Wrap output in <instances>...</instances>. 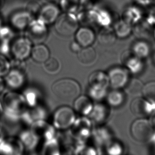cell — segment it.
Listing matches in <instances>:
<instances>
[{
    "label": "cell",
    "instance_id": "obj_1",
    "mask_svg": "<svg viewBox=\"0 0 155 155\" xmlns=\"http://www.w3.org/2000/svg\"><path fill=\"white\" fill-rule=\"evenodd\" d=\"M2 102L3 107L2 115L11 123L20 121L27 106L22 94L15 91H8L3 95Z\"/></svg>",
    "mask_w": 155,
    "mask_h": 155
},
{
    "label": "cell",
    "instance_id": "obj_2",
    "mask_svg": "<svg viewBox=\"0 0 155 155\" xmlns=\"http://www.w3.org/2000/svg\"><path fill=\"white\" fill-rule=\"evenodd\" d=\"M52 92L57 99L66 102L74 101L81 93L78 83L71 78H63L54 83Z\"/></svg>",
    "mask_w": 155,
    "mask_h": 155
},
{
    "label": "cell",
    "instance_id": "obj_3",
    "mask_svg": "<svg viewBox=\"0 0 155 155\" xmlns=\"http://www.w3.org/2000/svg\"><path fill=\"white\" fill-rule=\"evenodd\" d=\"M11 62V67L8 73L4 77L6 86L12 91H17L25 86L26 82V75L21 65L22 61L14 60Z\"/></svg>",
    "mask_w": 155,
    "mask_h": 155
},
{
    "label": "cell",
    "instance_id": "obj_4",
    "mask_svg": "<svg viewBox=\"0 0 155 155\" xmlns=\"http://www.w3.org/2000/svg\"><path fill=\"white\" fill-rule=\"evenodd\" d=\"M55 30L61 36H71L79 28L77 15L74 13L64 12L59 15L54 22Z\"/></svg>",
    "mask_w": 155,
    "mask_h": 155
},
{
    "label": "cell",
    "instance_id": "obj_5",
    "mask_svg": "<svg viewBox=\"0 0 155 155\" xmlns=\"http://www.w3.org/2000/svg\"><path fill=\"white\" fill-rule=\"evenodd\" d=\"M32 42L27 36L13 38L11 41L10 54L14 60L23 61L31 56Z\"/></svg>",
    "mask_w": 155,
    "mask_h": 155
},
{
    "label": "cell",
    "instance_id": "obj_6",
    "mask_svg": "<svg viewBox=\"0 0 155 155\" xmlns=\"http://www.w3.org/2000/svg\"><path fill=\"white\" fill-rule=\"evenodd\" d=\"M151 122L145 117L135 120L131 126V133L136 140L140 143L149 141L154 134Z\"/></svg>",
    "mask_w": 155,
    "mask_h": 155
},
{
    "label": "cell",
    "instance_id": "obj_7",
    "mask_svg": "<svg viewBox=\"0 0 155 155\" xmlns=\"http://www.w3.org/2000/svg\"><path fill=\"white\" fill-rule=\"evenodd\" d=\"M26 30L27 36L35 44L44 42L48 34L47 25L38 18L32 20Z\"/></svg>",
    "mask_w": 155,
    "mask_h": 155
},
{
    "label": "cell",
    "instance_id": "obj_8",
    "mask_svg": "<svg viewBox=\"0 0 155 155\" xmlns=\"http://www.w3.org/2000/svg\"><path fill=\"white\" fill-rule=\"evenodd\" d=\"M130 110L134 115L139 118L151 116L155 111V103L145 99L138 97L131 102Z\"/></svg>",
    "mask_w": 155,
    "mask_h": 155
},
{
    "label": "cell",
    "instance_id": "obj_9",
    "mask_svg": "<svg viewBox=\"0 0 155 155\" xmlns=\"http://www.w3.org/2000/svg\"><path fill=\"white\" fill-rule=\"evenodd\" d=\"M75 121V115L73 110L68 107H59L55 112L54 123L57 128L66 129L73 124Z\"/></svg>",
    "mask_w": 155,
    "mask_h": 155
},
{
    "label": "cell",
    "instance_id": "obj_10",
    "mask_svg": "<svg viewBox=\"0 0 155 155\" xmlns=\"http://www.w3.org/2000/svg\"><path fill=\"white\" fill-rule=\"evenodd\" d=\"M23 145L18 138L0 135V154L20 155L24 151Z\"/></svg>",
    "mask_w": 155,
    "mask_h": 155
},
{
    "label": "cell",
    "instance_id": "obj_11",
    "mask_svg": "<svg viewBox=\"0 0 155 155\" xmlns=\"http://www.w3.org/2000/svg\"><path fill=\"white\" fill-rule=\"evenodd\" d=\"M110 85L113 89H119L126 86L129 81V71L122 67H113L108 73Z\"/></svg>",
    "mask_w": 155,
    "mask_h": 155
},
{
    "label": "cell",
    "instance_id": "obj_12",
    "mask_svg": "<svg viewBox=\"0 0 155 155\" xmlns=\"http://www.w3.org/2000/svg\"><path fill=\"white\" fill-rule=\"evenodd\" d=\"M33 19V15L27 10L18 11L11 15L10 25L13 30L23 31L27 29Z\"/></svg>",
    "mask_w": 155,
    "mask_h": 155
},
{
    "label": "cell",
    "instance_id": "obj_13",
    "mask_svg": "<svg viewBox=\"0 0 155 155\" xmlns=\"http://www.w3.org/2000/svg\"><path fill=\"white\" fill-rule=\"evenodd\" d=\"M60 15L59 7L53 3H49L40 7L37 18L49 25L54 23Z\"/></svg>",
    "mask_w": 155,
    "mask_h": 155
},
{
    "label": "cell",
    "instance_id": "obj_14",
    "mask_svg": "<svg viewBox=\"0 0 155 155\" xmlns=\"http://www.w3.org/2000/svg\"><path fill=\"white\" fill-rule=\"evenodd\" d=\"M121 60L126 68L132 73L138 74L142 71L143 65L141 59L135 55L132 51L124 52Z\"/></svg>",
    "mask_w": 155,
    "mask_h": 155
},
{
    "label": "cell",
    "instance_id": "obj_15",
    "mask_svg": "<svg viewBox=\"0 0 155 155\" xmlns=\"http://www.w3.org/2000/svg\"><path fill=\"white\" fill-rule=\"evenodd\" d=\"M75 34L76 41L82 47L91 46L94 42V32L92 29L87 26L78 28Z\"/></svg>",
    "mask_w": 155,
    "mask_h": 155
},
{
    "label": "cell",
    "instance_id": "obj_16",
    "mask_svg": "<svg viewBox=\"0 0 155 155\" xmlns=\"http://www.w3.org/2000/svg\"><path fill=\"white\" fill-rule=\"evenodd\" d=\"M18 138L23 145L24 149L32 150L38 142V134L33 130H23L19 134Z\"/></svg>",
    "mask_w": 155,
    "mask_h": 155
},
{
    "label": "cell",
    "instance_id": "obj_17",
    "mask_svg": "<svg viewBox=\"0 0 155 155\" xmlns=\"http://www.w3.org/2000/svg\"><path fill=\"white\" fill-rule=\"evenodd\" d=\"M78 60L82 65L90 66L96 63L97 55L94 49L91 46L82 47L78 52Z\"/></svg>",
    "mask_w": 155,
    "mask_h": 155
},
{
    "label": "cell",
    "instance_id": "obj_18",
    "mask_svg": "<svg viewBox=\"0 0 155 155\" xmlns=\"http://www.w3.org/2000/svg\"><path fill=\"white\" fill-rule=\"evenodd\" d=\"M90 87L97 88H107L110 85L108 75L102 71H95L88 78Z\"/></svg>",
    "mask_w": 155,
    "mask_h": 155
},
{
    "label": "cell",
    "instance_id": "obj_19",
    "mask_svg": "<svg viewBox=\"0 0 155 155\" xmlns=\"http://www.w3.org/2000/svg\"><path fill=\"white\" fill-rule=\"evenodd\" d=\"M93 107V105L91 100L89 97L85 95L78 96L74 101V110L83 115H89L92 110Z\"/></svg>",
    "mask_w": 155,
    "mask_h": 155
},
{
    "label": "cell",
    "instance_id": "obj_20",
    "mask_svg": "<svg viewBox=\"0 0 155 155\" xmlns=\"http://www.w3.org/2000/svg\"><path fill=\"white\" fill-rule=\"evenodd\" d=\"M142 17V12L138 7L130 6L124 11L121 19L133 26L139 23Z\"/></svg>",
    "mask_w": 155,
    "mask_h": 155
},
{
    "label": "cell",
    "instance_id": "obj_21",
    "mask_svg": "<svg viewBox=\"0 0 155 155\" xmlns=\"http://www.w3.org/2000/svg\"><path fill=\"white\" fill-rule=\"evenodd\" d=\"M94 23L102 28L111 27L113 23V17L109 11L95 8Z\"/></svg>",
    "mask_w": 155,
    "mask_h": 155
},
{
    "label": "cell",
    "instance_id": "obj_22",
    "mask_svg": "<svg viewBox=\"0 0 155 155\" xmlns=\"http://www.w3.org/2000/svg\"><path fill=\"white\" fill-rule=\"evenodd\" d=\"M31 56L36 62L44 63L49 58L50 52L47 47L42 44H39L32 47Z\"/></svg>",
    "mask_w": 155,
    "mask_h": 155
},
{
    "label": "cell",
    "instance_id": "obj_23",
    "mask_svg": "<svg viewBox=\"0 0 155 155\" xmlns=\"http://www.w3.org/2000/svg\"><path fill=\"white\" fill-rule=\"evenodd\" d=\"M117 36L113 28L111 27L102 28L99 32L97 39L100 44L103 46H110L116 40Z\"/></svg>",
    "mask_w": 155,
    "mask_h": 155
},
{
    "label": "cell",
    "instance_id": "obj_24",
    "mask_svg": "<svg viewBox=\"0 0 155 155\" xmlns=\"http://www.w3.org/2000/svg\"><path fill=\"white\" fill-rule=\"evenodd\" d=\"M133 26L121 19L115 22L113 29L118 38H125L129 36L133 30Z\"/></svg>",
    "mask_w": 155,
    "mask_h": 155
},
{
    "label": "cell",
    "instance_id": "obj_25",
    "mask_svg": "<svg viewBox=\"0 0 155 155\" xmlns=\"http://www.w3.org/2000/svg\"><path fill=\"white\" fill-rule=\"evenodd\" d=\"M107 107L102 104H97L93 106L92 110L88 115L94 121L100 123L104 121L107 117Z\"/></svg>",
    "mask_w": 155,
    "mask_h": 155
},
{
    "label": "cell",
    "instance_id": "obj_26",
    "mask_svg": "<svg viewBox=\"0 0 155 155\" xmlns=\"http://www.w3.org/2000/svg\"><path fill=\"white\" fill-rule=\"evenodd\" d=\"M150 47L145 41L140 40L134 43L132 47V52L140 58H146L150 54Z\"/></svg>",
    "mask_w": 155,
    "mask_h": 155
},
{
    "label": "cell",
    "instance_id": "obj_27",
    "mask_svg": "<svg viewBox=\"0 0 155 155\" xmlns=\"http://www.w3.org/2000/svg\"><path fill=\"white\" fill-rule=\"evenodd\" d=\"M107 101L109 105L113 107H119L124 103V93L119 89H114L107 95Z\"/></svg>",
    "mask_w": 155,
    "mask_h": 155
},
{
    "label": "cell",
    "instance_id": "obj_28",
    "mask_svg": "<svg viewBox=\"0 0 155 155\" xmlns=\"http://www.w3.org/2000/svg\"><path fill=\"white\" fill-rule=\"evenodd\" d=\"M95 8V7L91 10L78 11L77 17L79 23L86 26L94 23Z\"/></svg>",
    "mask_w": 155,
    "mask_h": 155
},
{
    "label": "cell",
    "instance_id": "obj_29",
    "mask_svg": "<svg viewBox=\"0 0 155 155\" xmlns=\"http://www.w3.org/2000/svg\"><path fill=\"white\" fill-rule=\"evenodd\" d=\"M61 67L60 61L58 59L54 57L49 58L45 62L44 66L45 71L51 75H55L61 71Z\"/></svg>",
    "mask_w": 155,
    "mask_h": 155
},
{
    "label": "cell",
    "instance_id": "obj_30",
    "mask_svg": "<svg viewBox=\"0 0 155 155\" xmlns=\"http://www.w3.org/2000/svg\"><path fill=\"white\" fill-rule=\"evenodd\" d=\"M59 8L64 12L75 13L78 11L80 0H59Z\"/></svg>",
    "mask_w": 155,
    "mask_h": 155
},
{
    "label": "cell",
    "instance_id": "obj_31",
    "mask_svg": "<svg viewBox=\"0 0 155 155\" xmlns=\"http://www.w3.org/2000/svg\"><path fill=\"white\" fill-rule=\"evenodd\" d=\"M143 87V83L140 80L134 78L131 80L130 82L129 81L127 84V90L130 95H137L142 93Z\"/></svg>",
    "mask_w": 155,
    "mask_h": 155
},
{
    "label": "cell",
    "instance_id": "obj_32",
    "mask_svg": "<svg viewBox=\"0 0 155 155\" xmlns=\"http://www.w3.org/2000/svg\"><path fill=\"white\" fill-rule=\"evenodd\" d=\"M14 30L10 25L0 26V42H11L15 36Z\"/></svg>",
    "mask_w": 155,
    "mask_h": 155
},
{
    "label": "cell",
    "instance_id": "obj_33",
    "mask_svg": "<svg viewBox=\"0 0 155 155\" xmlns=\"http://www.w3.org/2000/svg\"><path fill=\"white\" fill-rule=\"evenodd\" d=\"M142 94L145 99L155 103V81L149 82L143 85Z\"/></svg>",
    "mask_w": 155,
    "mask_h": 155
},
{
    "label": "cell",
    "instance_id": "obj_34",
    "mask_svg": "<svg viewBox=\"0 0 155 155\" xmlns=\"http://www.w3.org/2000/svg\"><path fill=\"white\" fill-rule=\"evenodd\" d=\"M11 67V62L5 54L0 53V76L4 78Z\"/></svg>",
    "mask_w": 155,
    "mask_h": 155
},
{
    "label": "cell",
    "instance_id": "obj_35",
    "mask_svg": "<svg viewBox=\"0 0 155 155\" xmlns=\"http://www.w3.org/2000/svg\"><path fill=\"white\" fill-rule=\"evenodd\" d=\"M90 97L95 100H101L107 96V88L90 87L88 90Z\"/></svg>",
    "mask_w": 155,
    "mask_h": 155
},
{
    "label": "cell",
    "instance_id": "obj_36",
    "mask_svg": "<svg viewBox=\"0 0 155 155\" xmlns=\"http://www.w3.org/2000/svg\"><path fill=\"white\" fill-rule=\"evenodd\" d=\"M22 95L26 105L29 106L30 107H33L36 105L37 98L36 93L35 91L31 89H28L25 91Z\"/></svg>",
    "mask_w": 155,
    "mask_h": 155
},
{
    "label": "cell",
    "instance_id": "obj_37",
    "mask_svg": "<svg viewBox=\"0 0 155 155\" xmlns=\"http://www.w3.org/2000/svg\"><path fill=\"white\" fill-rule=\"evenodd\" d=\"M146 22L150 25H155V7L149 11L146 18Z\"/></svg>",
    "mask_w": 155,
    "mask_h": 155
},
{
    "label": "cell",
    "instance_id": "obj_38",
    "mask_svg": "<svg viewBox=\"0 0 155 155\" xmlns=\"http://www.w3.org/2000/svg\"><path fill=\"white\" fill-rule=\"evenodd\" d=\"M108 151L110 154H120L122 151L121 147H120L119 145L117 143L113 144L110 146Z\"/></svg>",
    "mask_w": 155,
    "mask_h": 155
},
{
    "label": "cell",
    "instance_id": "obj_39",
    "mask_svg": "<svg viewBox=\"0 0 155 155\" xmlns=\"http://www.w3.org/2000/svg\"><path fill=\"white\" fill-rule=\"evenodd\" d=\"M70 48H71L72 51L74 52H78V53L81 50L82 47L76 41H73L71 44Z\"/></svg>",
    "mask_w": 155,
    "mask_h": 155
},
{
    "label": "cell",
    "instance_id": "obj_40",
    "mask_svg": "<svg viewBox=\"0 0 155 155\" xmlns=\"http://www.w3.org/2000/svg\"><path fill=\"white\" fill-rule=\"evenodd\" d=\"M6 87V84L5 83L4 78L0 76V95L3 93Z\"/></svg>",
    "mask_w": 155,
    "mask_h": 155
},
{
    "label": "cell",
    "instance_id": "obj_41",
    "mask_svg": "<svg viewBox=\"0 0 155 155\" xmlns=\"http://www.w3.org/2000/svg\"><path fill=\"white\" fill-rule=\"evenodd\" d=\"M138 4L143 6H147L153 2V0H136Z\"/></svg>",
    "mask_w": 155,
    "mask_h": 155
},
{
    "label": "cell",
    "instance_id": "obj_42",
    "mask_svg": "<svg viewBox=\"0 0 155 155\" xmlns=\"http://www.w3.org/2000/svg\"><path fill=\"white\" fill-rule=\"evenodd\" d=\"M151 117V119H150V122L153 124L154 129H155V111L153 113V114L150 116Z\"/></svg>",
    "mask_w": 155,
    "mask_h": 155
},
{
    "label": "cell",
    "instance_id": "obj_43",
    "mask_svg": "<svg viewBox=\"0 0 155 155\" xmlns=\"http://www.w3.org/2000/svg\"><path fill=\"white\" fill-rule=\"evenodd\" d=\"M3 107L2 101L0 100V116H2L3 114Z\"/></svg>",
    "mask_w": 155,
    "mask_h": 155
},
{
    "label": "cell",
    "instance_id": "obj_44",
    "mask_svg": "<svg viewBox=\"0 0 155 155\" xmlns=\"http://www.w3.org/2000/svg\"><path fill=\"white\" fill-rule=\"evenodd\" d=\"M4 0H0V9L2 8L4 4Z\"/></svg>",
    "mask_w": 155,
    "mask_h": 155
},
{
    "label": "cell",
    "instance_id": "obj_45",
    "mask_svg": "<svg viewBox=\"0 0 155 155\" xmlns=\"http://www.w3.org/2000/svg\"><path fill=\"white\" fill-rule=\"evenodd\" d=\"M49 1H51V2H55V1H59V0H48Z\"/></svg>",
    "mask_w": 155,
    "mask_h": 155
},
{
    "label": "cell",
    "instance_id": "obj_46",
    "mask_svg": "<svg viewBox=\"0 0 155 155\" xmlns=\"http://www.w3.org/2000/svg\"><path fill=\"white\" fill-rule=\"evenodd\" d=\"M2 20H1V18H0V26L2 25Z\"/></svg>",
    "mask_w": 155,
    "mask_h": 155
},
{
    "label": "cell",
    "instance_id": "obj_47",
    "mask_svg": "<svg viewBox=\"0 0 155 155\" xmlns=\"http://www.w3.org/2000/svg\"><path fill=\"white\" fill-rule=\"evenodd\" d=\"M153 59H154V61H155V54H154V56H153Z\"/></svg>",
    "mask_w": 155,
    "mask_h": 155
},
{
    "label": "cell",
    "instance_id": "obj_48",
    "mask_svg": "<svg viewBox=\"0 0 155 155\" xmlns=\"http://www.w3.org/2000/svg\"><path fill=\"white\" fill-rule=\"evenodd\" d=\"M153 35H154V38H155V30H154V32H153Z\"/></svg>",
    "mask_w": 155,
    "mask_h": 155
},
{
    "label": "cell",
    "instance_id": "obj_49",
    "mask_svg": "<svg viewBox=\"0 0 155 155\" xmlns=\"http://www.w3.org/2000/svg\"><path fill=\"white\" fill-rule=\"evenodd\" d=\"M1 124H0V131H1Z\"/></svg>",
    "mask_w": 155,
    "mask_h": 155
}]
</instances>
